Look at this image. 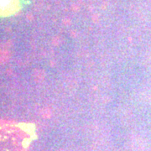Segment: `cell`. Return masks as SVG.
Masks as SVG:
<instances>
[{
    "label": "cell",
    "instance_id": "obj_1",
    "mask_svg": "<svg viewBox=\"0 0 151 151\" xmlns=\"http://www.w3.org/2000/svg\"><path fill=\"white\" fill-rule=\"evenodd\" d=\"M31 139V133L27 127L0 121V151H28Z\"/></svg>",
    "mask_w": 151,
    "mask_h": 151
},
{
    "label": "cell",
    "instance_id": "obj_2",
    "mask_svg": "<svg viewBox=\"0 0 151 151\" xmlns=\"http://www.w3.org/2000/svg\"><path fill=\"white\" fill-rule=\"evenodd\" d=\"M19 0H0V14L8 15L18 8Z\"/></svg>",
    "mask_w": 151,
    "mask_h": 151
},
{
    "label": "cell",
    "instance_id": "obj_3",
    "mask_svg": "<svg viewBox=\"0 0 151 151\" xmlns=\"http://www.w3.org/2000/svg\"><path fill=\"white\" fill-rule=\"evenodd\" d=\"M8 59V51L0 47V63L5 62Z\"/></svg>",
    "mask_w": 151,
    "mask_h": 151
}]
</instances>
